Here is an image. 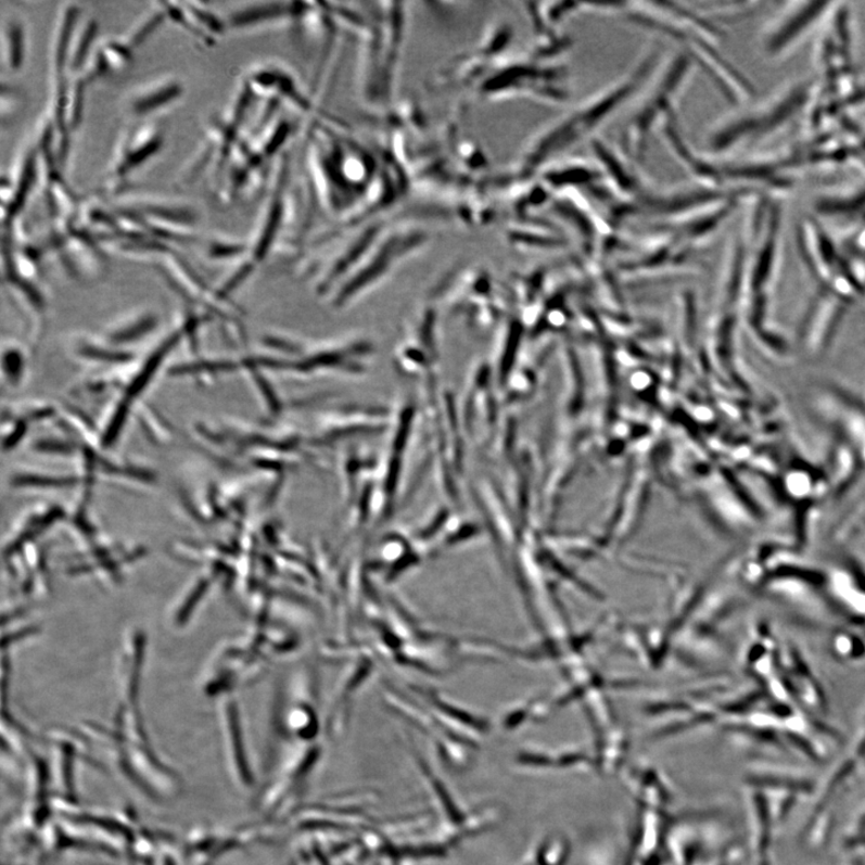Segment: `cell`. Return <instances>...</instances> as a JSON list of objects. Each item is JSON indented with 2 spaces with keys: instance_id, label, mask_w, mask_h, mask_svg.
<instances>
[{
  "instance_id": "obj_4",
  "label": "cell",
  "mask_w": 865,
  "mask_h": 865,
  "mask_svg": "<svg viewBox=\"0 0 865 865\" xmlns=\"http://www.w3.org/2000/svg\"><path fill=\"white\" fill-rule=\"evenodd\" d=\"M568 71L559 61L536 58L532 52L504 64L480 87L487 99L526 98L537 103H568Z\"/></svg>"
},
{
  "instance_id": "obj_9",
  "label": "cell",
  "mask_w": 865,
  "mask_h": 865,
  "mask_svg": "<svg viewBox=\"0 0 865 865\" xmlns=\"http://www.w3.org/2000/svg\"><path fill=\"white\" fill-rule=\"evenodd\" d=\"M162 18H163L162 14H156V15L150 17L149 21H145L144 24L142 26H140V28L137 30V33H133V36L131 37V42L133 44H138V43L142 42L143 39L145 37H148L149 34L156 26H158L161 24Z\"/></svg>"
},
{
  "instance_id": "obj_3",
  "label": "cell",
  "mask_w": 865,
  "mask_h": 865,
  "mask_svg": "<svg viewBox=\"0 0 865 865\" xmlns=\"http://www.w3.org/2000/svg\"><path fill=\"white\" fill-rule=\"evenodd\" d=\"M695 61L682 50L661 60L650 74L628 115L623 135V152L636 165L645 161L649 142L669 123L677 119L682 99L691 84Z\"/></svg>"
},
{
  "instance_id": "obj_5",
  "label": "cell",
  "mask_w": 865,
  "mask_h": 865,
  "mask_svg": "<svg viewBox=\"0 0 865 865\" xmlns=\"http://www.w3.org/2000/svg\"><path fill=\"white\" fill-rule=\"evenodd\" d=\"M837 3L793 2L785 4L761 34L760 44L768 60L789 58L801 44L822 28Z\"/></svg>"
},
{
  "instance_id": "obj_1",
  "label": "cell",
  "mask_w": 865,
  "mask_h": 865,
  "mask_svg": "<svg viewBox=\"0 0 865 865\" xmlns=\"http://www.w3.org/2000/svg\"><path fill=\"white\" fill-rule=\"evenodd\" d=\"M658 63L657 51L644 54L634 69L620 80L606 86L538 129L523 145L514 173L517 179L520 182L531 181L546 167L564 158V155L597 133L618 111L635 99Z\"/></svg>"
},
{
  "instance_id": "obj_2",
  "label": "cell",
  "mask_w": 865,
  "mask_h": 865,
  "mask_svg": "<svg viewBox=\"0 0 865 865\" xmlns=\"http://www.w3.org/2000/svg\"><path fill=\"white\" fill-rule=\"evenodd\" d=\"M814 92L813 80L792 81L756 105L729 112L707 131V154L722 161L779 137L805 114Z\"/></svg>"
},
{
  "instance_id": "obj_7",
  "label": "cell",
  "mask_w": 865,
  "mask_h": 865,
  "mask_svg": "<svg viewBox=\"0 0 865 865\" xmlns=\"http://www.w3.org/2000/svg\"><path fill=\"white\" fill-rule=\"evenodd\" d=\"M9 40V64L11 69L17 71L24 61V33L17 24H11L8 28Z\"/></svg>"
},
{
  "instance_id": "obj_8",
  "label": "cell",
  "mask_w": 865,
  "mask_h": 865,
  "mask_svg": "<svg viewBox=\"0 0 865 865\" xmlns=\"http://www.w3.org/2000/svg\"><path fill=\"white\" fill-rule=\"evenodd\" d=\"M96 27L93 24L88 25L86 30L84 31L80 41H78V47L74 53L73 59V66L76 69L77 65H81L85 61L86 53L88 52L89 47H91L92 38L94 36Z\"/></svg>"
},
{
  "instance_id": "obj_6",
  "label": "cell",
  "mask_w": 865,
  "mask_h": 865,
  "mask_svg": "<svg viewBox=\"0 0 865 865\" xmlns=\"http://www.w3.org/2000/svg\"><path fill=\"white\" fill-rule=\"evenodd\" d=\"M179 92H181V89H179V86L176 84L164 86L133 101L132 109L137 111L138 114H144V112H150L167 104L168 101L175 99Z\"/></svg>"
}]
</instances>
